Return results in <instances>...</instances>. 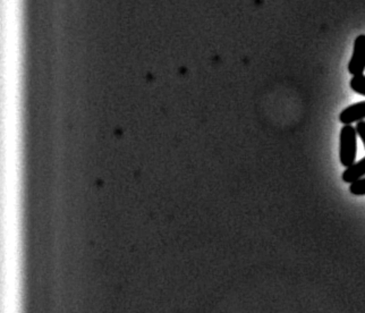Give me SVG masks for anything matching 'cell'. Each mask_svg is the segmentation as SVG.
<instances>
[{
  "mask_svg": "<svg viewBox=\"0 0 365 313\" xmlns=\"http://www.w3.org/2000/svg\"><path fill=\"white\" fill-rule=\"evenodd\" d=\"M339 158L345 167H350L357 160V132L353 125H345L340 131Z\"/></svg>",
  "mask_w": 365,
  "mask_h": 313,
  "instance_id": "1",
  "label": "cell"
},
{
  "mask_svg": "<svg viewBox=\"0 0 365 313\" xmlns=\"http://www.w3.org/2000/svg\"><path fill=\"white\" fill-rule=\"evenodd\" d=\"M365 70V34H361L354 42L353 56L348 64V72L352 75H359Z\"/></svg>",
  "mask_w": 365,
  "mask_h": 313,
  "instance_id": "2",
  "label": "cell"
},
{
  "mask_svg": "<svg viewBox=\"0 0 365 313\" xmlns=\"http://www.w3.org/2000/svg\"><path fill=\"white\" fill-rule=\"evenodd\" d=\"M365 120V101L354 103L345 108L340 115L339 120L344 125H351L353 123H359L361 120Z\"/></svg>",
  "mask_w": 365,
  "mask_h": 313,
  "instance_id": "3",
  "label": "cell"
},
{
  "mask_svg": "<svg viewBox=\"0 0 365 313\" xmlns=\"http://www.w3.org/2000/svg\"><path fill=\"white\" fill-rule=\"evenodd\" d=\"M365 176V157L357 162H354L352 166L346 168L343 173V181L348 184L363 179Z\"/></svg>",
  "mask_w": 365,
  "mask_h": 313,
  "instance_id": "4",
  "label": "cell"
},
{
  "mask_svg": "<svg viewBox=\"0 0 365 313\" xmlns=\"http://www.w3.org/2000/svg\"><path fill=\"white\" fill-rule=\"evenodd\" d=\"M351 88L355 91L357 94L364 96L365 97V75L359 74V75H354L351 79Z\"/></svg>",
  "mask_w": 365,
  "mask_h": 313,
  "instance_id": "5",
  "label": "cell"
},
{
  "mask_svg": "<svg viewBox=\"0 0 365 313\" xmlns=\"http://www.w3.org/2000/svg\"><path fill=\"white\" fill-rule=\"evenodd\" d=\"M350 191H351V193L354 194V196H365V177L352 183Z\"/></svg>",
  "mask_w": 365,
  "mask_h": 313,
  "instance_id": "6",
  "label": "cell"
},
{
  "mask_svg": "<svg viewBox=\"0 0 365 313\" xmlns=\"http://www.w3.org/2000/svg\"><path fill=\"white\" fill-rule=\"evenodd\" d=\"M355 129H357V135H359L361 140H362L363 144H364L365 149V120L359 122Z\"/></svg>",
  "mask_w": 365,
  "mask_h": 313,
  "instance_id": "7",
  "label": "cell"
}]
</instances>
